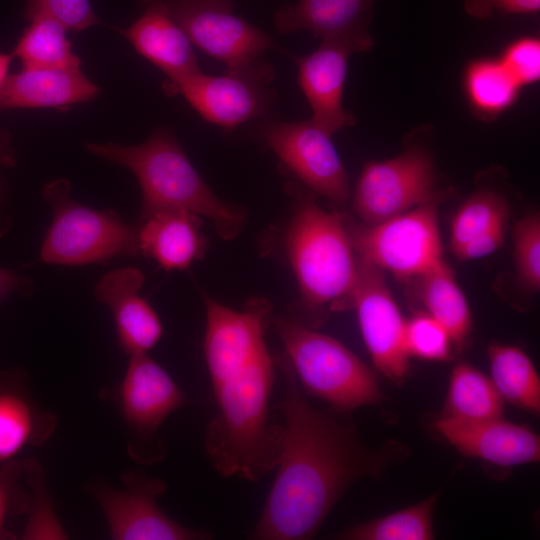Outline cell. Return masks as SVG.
Wrapping results in <instances>:
<instances>
[{
	"instance_id": "6da1fadb",
	"label": "cell",
	"mask_w": 540,
	"mask_h": 540,
	"mask_svg": "<svg viewBox=\"0 0 540 540\" xmlns=\"http://www.w3.org/2000/svg\"><path fill=\"white\" fill-rule=\"evenodd\" d=\"M283 378V444L276 475L249 538L312 539L345 491L364 477H377L407 454L400 442L375 450L356 426L315 408L287 358L274 359Z\"/></svg>"
},
{
	"instance_id": "7a4b0ae2",
	"label": "cell",
	"mask_w": 540,
	"mask_h": 540,
	"mask_svg": "<svg viewBox=\"0 0 540 540\" xmlns=\"http://www.w3.org/2000/svg\"><path fill=\"white\" fill-rule=\"evenodd\" d=\"M203 350L216 413L205 429L204 448L223 477L258 481L275 470L283 426L270 419L275 361L265 342L272 310L263 298L250 299L240 311L204 296Z\"/></svg>"
},
{
	"instance_id": "3957f363",
	"label": "cell",
	"mask_w": 540,
	"mask_h": 540,
	"mask_svg": "<svg viewBox=\"0 0 540 540\" xmlns=\"http://www.w3.org/2000/svg\"><path fill=\"white\" fill-rule=\"evenodd\" d=\"M84 146L136 176L143 197L141 220L161 211L184 210L210 219L222 239L235 238L243 228L246 210L212 192L168 130L159 129L134 146L112 142Z\"/></svg>"
},
{
	"instance_id": "277c9868",
	"label": "cell",
	"mask_w": 540,
	"mask_h": 540,
	"mask_svg": "<svg viewBox=\"0 0 540 540\" xmlns=\"http://www.w3.org/2000/svg\"><path fill=\"white\" fill-rule=\"evenodd\" d=\"M285 245L301 293L304 317L299 322L314 328L323 321L327 307L329 311L348 309L358 258L344 218L323 210L311 197H302Z\"/></svg>"
},
{
	"instance_id": "5b68a950",
	"label": "cell",
	"mask_w": 540,
	"mask_h": 540,
	"mask_svg": "<svg viewBox=\"0 0 540 540\" xmlns=\"http://www.w3.org/2000/svg\"><path fill=\"white\" fill-rule=\"evenodd\" d=\"M274 324L284 356L306 395L323 400L339 413L380 402L374 372L338 340L294 318L279 317Z\"/></svg>"
},
{
	"instance_id": "8992f818",
	"label": "cell",
	"mask_w": 540,
	"mask_h": 540,
	"mask_svg": "<svg viewBox=\"0 0 540 540\" xmlns=\"http://www.w3.org/2000/svg\"><path fill=\"white\" fill-rule=\"evenodd\" d=\"M99 397L118 413L135 462L154 465L167 455L158 432L164 421L189 399L169 373L148 354L129 356L122 379L103 387Z\"/></svg>"
},
{
	"instance_id": "52a82bcc",
	"label": "cell",
	"mask_w": 540,
	"mask_h": 540,
	"mask_svg": "<svg viewBox=\"0 0 540 540\" xmlns=\"http://www.w3.org/2000/svg\"><path fill=\"white\" fill-rule=\"evenodd\" d=\"M66 180L48 183L44 199L53 208L40 259L49 264L83 265L139 252L138 229L110 210H95L71 199Z\"/></svg>"
},
{
	"instance_id": "ba28073f",
	"label": "cell",
	"mask_w": 540,
	"mask_h": 540,
	"mask_svg": "<svg viewBox=\"0 0 540 540\" xmlns=\"http://www.w3.org/2000/svg\"><path fill=\"white\" fill-rule=\"evenodd\" d=\"M439 199L440 196L374 225L346 223L358 258L399 278L423 274L442 258L437 219Z\"/></svg>"
},
{
	"instance_id": "9c48e42d",
	"label": "cell",
	"mask_w": 540,
	"mask_h": 540,
	"mask_svg": "<svg viewBox=\"0 0 540 540\" xmlns=\"http://www.w3.org/2000/svg\"><path fill=\"white\" fill-rule=\"evenodd\" d=\"M121 488L104 482L88 485V493L100 506L112 540H205V529L187 527L169 517L158 505L168 488L160 478L141 470L121 474Z\"/></svg>"
},
{
	"instance_id": "30bf717a",
	"label": "cell",
	"mask_w": 540,
	"mask_h": 540,
	"mask_svg": "<svg viewBox=\"0 0 540 540\" xmlns=\"http://www.w3.org/2000/svg\"><path fill=\"white\" fill-rule=\"evenodd\" d=\"M274 77L272 66L259 59L219 76L201 71L163 87L169 95L181 94L204 120L231 130L267 115L276 99Z\"/></svg>"
},
{
	"instance_id": "8fae6325",
	"label": "cell",
	"mask_w": 540,
	"mask_h": 540,
	"mask_svg": "<svg viewBox=\"0 0 540 540\" xmlns=\"http://www.w3.org/2000/svg\"><path fill=\"white\" fill-rule=\"evenodd\" d=\"M429 151L419 145L384 161L368 162L353 194V210L374 225L439 197Z\"/></svg>"
},
{
	"instance_id": "7c38bea8",
	"label": "cell",
	"mask_w": 540,
	"mask_h": 540,
	"mask_svg": "<svg viewBox=\"0 0 540 540\" xmlns=\"http://www.w3.org/2000/svg\"><path fill=\"white\" fill-rule=\"evenodd\" d=\"M190 42L227 70L254 63L275 46L271 35L234 14V0H166Z\"/></svg>"
},
{
	"instance_id": "4fadbf2b",
	"label": "cell",
	"mask_w": 540,
	"mask_h": 540,
	"mask_svg": "<svg viewBox=\"0 0 540 540\" xmlns=\"http://www.w3.org/2000/svg\"><path fill=\"white\" fill-rule=\"evenodd\" d=\"M348 309L357 313L363 340L374 366L400 383L409 369L403 319L383 271L358 258V276Z\"/></svg>"
},
{
	"instance_id": "5bb4252c",
	"label": "cell",
	"mask_w": 540,
	"mask_h": 540,
	"mask_svg": "<svg viewBox=\"0 0 540 540\" xmlns=\"http://www.w3.org/2000/svg\"><path fill=\"white\" fill-rule=\"evenodd\" d=\"M265 144L312 191L343 204L350 196L346 169L331 136L311 120L270 121L260 131Z\"/></svg>"
},
{
	"instance_id": "9a60e30c",
	"label": "cell",
	"mask_w": 540,
	"mask_h": 540,
	"mask_svg": "<svg viewBox=\"0 0 540 540\" xmlns=\"http://www.w3.org/2000/svg\"><path fill=\"white\" fill-rule=\"evenodd\" d=\"M374 0H299L278 9L274 25L280 34L309 31L321 41L348 46L353 53L369 51Z\"/></svg>"
},
{
	"instance_id": "2e32d148",
	"label": "cell",
	"mask_w": 540,
	"mask_h": 540,
	"mask_svg": "<svg viewBox=\"0 0 540 540\" xmlns=\"http://www.w3.org/2000/svg\"><path fill=\"white\" fill-rule=\"evenodd\" d=\"M434 429L460 453L499 466L538 462L540 438L526 425L502 417L460 420L440 416Z\"/></svg>"
},
{
	"instance_id": "e0dca14e",
	"label": "cell",
	"mask_w": 540,
	"mask_h": 540,
	"mask_svg": "<svg viewBox=\"0 0 540 540\" xmlns=\"http://www.w3.org/2000/svg\"><path fill=\"white\" fill-rule=\"evenodd\" d=\"M353 51L334 41H321L313 52L293 57L298 83L312 111V123L332 136L355 124L353 113L343 106L348 60Z\"/></svg>"
},
{
	"instance_id": "ac0fdd59",
	"label": "cell",
	"mask_w": 540,
	"mask_h": 540,
	"mask_svg": "<svg viewBox=\"0 0 540 540\" xmlns=\"http://www.w3.org/2000/svg\"><path fill=\"white\" fill-rule=\"evenodd\" d=\"M144 280L137 268H117L104 274L94 288L98 301L111 310L118 345L129 356L148 354L163 334L157 313L139 295Z\"/></svg>"
},
{
	"instance_id": "d6986e66",
	"label": "cell",
	"mask_w": 540,
	"mask_h": 540,
	"mask_svg": "<svg viewBox=\"0 0 540 540\" xmlns=\"http://www.w3.org/2000/svg\"><path fill=\"white\" fill-rule=\"evenodd\" d=\"M57 424V416L36 400L24 370L0 369V463L45 444Z\"/></svg>"
},
{
	"instance_id": "ffe728a7",
	"label": "cell",
	"mask_w": 540,
	"mask_h": 540,
	"mask_svg": "<svg viewBox=\"0 0 540 540\" xmlns=\"http://www.w3.org/2000/svg\"><path fill=\"white\" fill-rule=\"evenodd\" d=\"M142 13L119 31L136 51L162 70L163 86L201 72L192 43L171 16L166 0H138Z\"/></svg>"
},
{
	"instance_id": "44dd1931",
	"label": "cell",
	"mask_w": 540,
	"mask_h": 540,
	"mask_svg": "<svg viewBox=\"0 0 540 540\" xmlns=\"http://www.w3.org/2000/svg\"><path fill=\"white\" fill-rule=\"evenodd\" d=\"M99 89L80 69L23 68L0 87V111L62 108L95 98Z\"/></svg>"
},
{
	"instance_id": "7402d4cb",
	"label": "cell",
	"mask_w": 540,
	"mask_h": 540,
	"mask_svg": "<svg viewBox=\"0 0 540 540\" xmlns=\"http://www.w3.org/2000/svg\"><path fill=\"white\" fill-rule=\"evenodd\" d=\"M139 251L166 271L183 270L201 259L207 239L198 215L184 210L161 211L142 220Z\"/></svg>"
},
{
	"instance_id": "603a6c76",
	"label": "cell",
	"mask_w": 540,
	"mask_h": 540,
	"mask_svg": "<svg viewBox=\"0 0 540 540\" xmlns=\"http://www.w3.org/2000/svg\"><path fill=\"white\" fill-rule=\"evenodd\" d=\"M419 277V295L428 314L447 330L452 343L462 349L471 331L472 318L452 269L441 258Z\"/></svg>"
},
{
	"instance_id": "cb8c5ba5",
	"label": "cell",
	"mask_w": 540,
	"mask_h": 540,
	"mask_svg": "<svg viewBox=\"0 0 540 540\" xmlns=\"http://www.w3.org/2000/svg\"><path fill=\"white\" fill-rule=\"evenodd\" d=\"M521 86L496 58L470 61L463 73V89L472 113L483 121L495 120L511 108Z\"/></svg>"
},
{
	"instance_id": "d4e9b609",
	"label": "cell",
	"mask_w": 540,
	"mask_h": 540,
	"mask_svg": "<svg viewBox=\"0 0 540 540\" xmlns=\"http://www.w3.org/2000/svg\"><path fill=\"white\" fill-rule=\"evenodd\" d=\"M491 380L502 397L535 415L540 412V379L531 359L519 348L493 344L488 349Z\"/></svg>"
},
{
	"instance_id": "484cf974",
	"label": "cell",
	"mask_w": 540,
	"mask_h": 540,
	"mask_svg": "<svg viewBox=\"0 0 540 540\" xmlns=\"http://www.w3.org/2000/svg\"><path fill=\"white\" fill-rule=\"evenodd\" d=\"M503 399L491 378L468 363L457 364L450 377L442 416L460 420L502 417Z\"/></svg>"
},
{
	"instance_id": "4316f807",
	"label": "cell",
	"mask_w": 540,
	"mask_h": 540,
	"mask_svg": "<svg viewBox=\"0 0 540 540\" xmlns=\"http://www.w3.org/2000/svg\"><path fill=\"white\" fill-rule=\"evenodd\" d=\"M66 28L53 18L36 16L20 38L14 54L23 68L80 69L81 59L72 51Z\"/></svg>"
},
{
	"instance_id": "83f0119b",
	"label": "cell",
	"mask_w": 540,
	"mask_h": 540,
	"mask_svg": "<svg viewBox=\"0 0 540 540\" xmlns=\"http://www.w3.org/2000/svg\"><path fill=\"white\" fill-rule=\"evenodd\" d=\"M438 494L386 516L355 524L337 533L342 540H430Z\"/></svg>"
},
{
	"instance_id": "f1b7e54d",
	"label": "cell",
	"mask_w": 540,
	"mask_h": 540,
	"mask_svg": "<svg viewBox=\"0 0 540 540\" xmlns=\"http://www.w3.org/2000/svg\"><path fill=\"white\" fill-rule=\"evenodd\" d=\"M509 205L506 198L494 189L474 192L457 210L451 222V250L472 238L507 223Z\"/></svg>"
},
{
	"instance_id": "f546056e",
	"label": "cell",
	"mask_w": 540,
	"mask_h": 540,
	"mask_svg": "<svg viewBox=\"0 0 540 540\" xmlns=\"http://www.w3.org/2000/svg\"><path fill=\"white\" fill-rule=\"evenodd\" d=\"M23 476L29 487L31 506L21 539H66L67 534L57 518L45 473L33 458L22 461Z\"/></svg>"
},
{
	"instance_id": "4dcf8cb0",
	"label": "cell",
	"mask_w": 540,
	"mask_h": 540,
	"mask_svg": "<svg viewBox=\"0 0 540 540\" xmlns=\"http://www.w3.org/2000/svg\"><path fill=\"white\" fill-rule=\"evenodd\" d=\"M404 341L409 355L430 361H446L451 357L449 333L428 313H419L405 321Z\"/></svg>"
},
{
	"instance_id": "1f68e13d",
	"label": "cell",
	"mask_w": 540,
	"mask_h": 540,
	"mask_svg": "<svg viewBox=\"0 0 540 540\" xmlns=\"http://www.w3.org/2000/svg\"><path fill=\"white\" fill-rule=\"evenodd\" d=\"M514 259L521 283L533 292L540 288V216L534 212L513 228Z\"/></svg>"
},
{
	"instance_id": "d6a6232c",
	"label": "cell",
	"mask_w": 540,
	"mask_h": 540,
	"mask_svg": "<svg viewBox=\"0 0 540 540\" xmlns=\"http://www.w3.org/2000/svg\"><path fill=\"white\" fill-rule=\"evenodd\" d=\"M22 476V461L0 463V540L16 539L7 529V523L11 518L29 513L31 495L20 483Z\"/></svg>"
},
{
	"instance_id": "836d02e7",
	"label": "cell",
	"mask_w": 540,
	"mask_h": 540,
	"mask_svg": "<svg viewBox=\"0 0 540 540\" xmlns=\"http://www.w3.org/2000/svg\"><path fill=\"white\" fill-rule=\"evenodd\" d=\"M25 16L30 20L46 16L61 23L66 30L80 31L101 23L89 0H25Z\"/></svg>"
},
{
	"instance_id": "e575fe53",
	"label": "cell",
	"mask_w": 540,
	"mask_h": 540,
	"mask_svg": "<svg viewBox=\"0 0 540 540\" xmlns=\"http://www.w3.org/2000/svg\"><path fill=\"white\" fill-rule=\"evenodd\" d=\"M499 59L521 87L534 84L540 78V41L536 37L514 40L505 47Z\"/></svg>"
},
{
	"instance_id": "d590c367",
	"label": "cell",
	"mask_w": 540,
	"mask_h": 540,
	"mask_svg": "<svg viewBox=\"0 0 540 540\" xmlns=\"http://www.w3.org/2000/svg\"><path fill=\"white\" fill-rule=\"evenodd\" d=\"M467 14L478 19H489L495 14H535L540 0H463Z\"/></svg>"
},
{
	"instance_id": "8d00e7d4",
	"label": "cell",
	"mask_w": 540,
	"mask_h": 540,
	"mask_svg": "<svg viewBox=\"0 0 540 540\" xmlns=\"http://www.w3.org/2000/svg\"><path fill=\"white\" fill-rule=\"evenodd\" d=\"M506 223L498 224L455 248L454 255L460 260L485 257L499 249L505 239Z\"/></svg>"
},
{
	"instance_id": "74e56055",
	"label": "cell",
	"mask_w": 540,
	"mask_h": 540,
	"mask_svg": "<svg viewBox=\"0 0 540 540\" xmlns=\"http://www.w3.org/2000/svg\"><path fill=\"white\" fill-rule=\"evenodd\" d=\"M30 287L28 279L0 268V301L14 292L28 290Z\"/></svg>"
},
{
	"instance_id": "f35d334b",
	"label": "cell",
	"mask_w": 540,
	"mask_h": 540,
	"mask_svg": "<svg viewBox=\"0 0 540 540\" xmlns=\"http://www.w3.org/2000/svg\"><path fill=\"white\" fill-rule=\"evenodd\" d=\"M12 55L0 53V87L7 78V72L12 61Z\"/></svg>"
}]
</instances>
